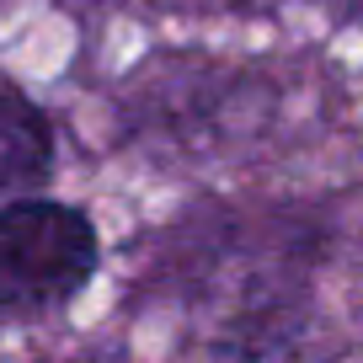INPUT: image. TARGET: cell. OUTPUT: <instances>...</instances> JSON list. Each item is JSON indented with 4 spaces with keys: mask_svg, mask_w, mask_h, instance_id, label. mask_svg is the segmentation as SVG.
<instances>
[{
    "mask_svg": "<svg viewBox=\"0 0 363 363\" xmlns=\"http://www.w3.org/2000/svg\"><path fill=\"white\" fill-rule=\"evenodd\" d=\"M102 240L86 208L22 198L0 208V310L65 305L91 284Z\"/></svg>",
    "mask_w": 363,
    "mask_h": 363,
    "instance_id": "6da1fadb",
    "label": "cell"
},
{
    "mask_svg": "<svg viewBox=\"0 0 363 363\" xmlns=\"http://www.w3.org/2000/svg\"><path fill=\"white\" fill-rule=\"evenodd\" d=\"M54 171V128L27 96L0 91V193L33 187Z\"/></svg>",
    "mask_w": 363,
    "mask_h": 363,
    "instance_id": "7a4b0ae2",
    "label": "cell"
}]
</instances>
